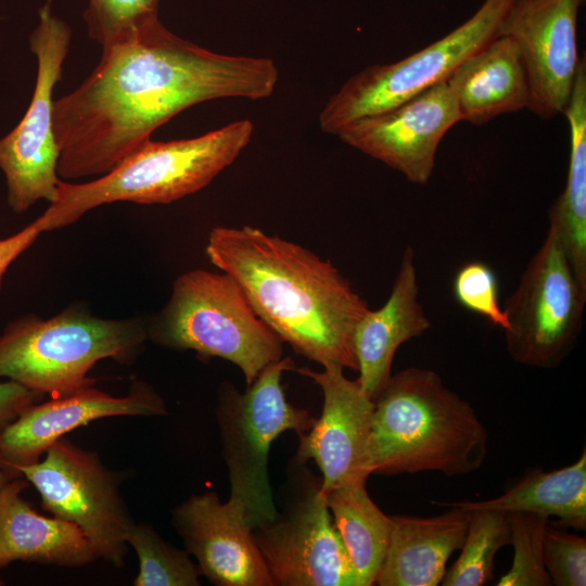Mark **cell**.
Masks as SVG:
<instances>
[{
	"label": "cell",
	"instance_id": "obj_17",
	"mask_svg": "<svg viewBox=\"0 0 586 586\" xmlns=\"http://www.w3.org/2000/svg\"><path fill=\"white\" fill-rule=\"evenodd\" d=\"M167 413L161 395L143 381L125 396H112L92 386L26 407L0 431V462L14 476L37 462L54 442L71 431L103 418L155 417Z\"/></svg>",
	"mask_w": 586,
	"mask_h": 586
},
{
	"label": "cell",
	"instance_id": "obj_8",
	"mask_svg": "<svg viewBox=\"0 0 586 586\" xmlns=\"http://www.w3.org/2000/svg\"><path fill=\"white\" fill-rule=\"evenodd\" d=\"M512 1L485 0L468 21L430 46L353 75L327 100L319 113L320 129L336 136L353 122L391 110L445 81L466 58L498 35Z\"/></svg>",
	"mask_w": 586,
	"mask_h": 586
},
{
	"label": "cell",
	"instance_id": "obj_25",
	"mask_svg": "<svg viewBox=\"0 0 586 586\" xmlns=\"http://www.w3.org/2000/svg\"><path fill=\"white\" fill-rule=\"evenodd\" d=\"M461 553L441 582L444 586H481L494 577V559L510 544L507 512L471 510Z\"/></svg>",
	"mask_w": 586,
	"mask_h": 586
},
{
	"label": "cell",
	"instance_id": "obj_30",
	"mask_svg": "<svg viewBox=\"0 0 586 586\" xmlns=\"http://www.w3.org/2000/svg\"><path fill=\"white\" fill-rule=\"evenodd\" d=\"M543 560L551 585H586V539L561 527L547 525Z\"/></svg>",
	"mask_w": 586,
	"mask_h": 586
},
{
	"label": "cell",
	"instance_id": "obj_23",
	"mask_svg": "<svg viewBox=\"0 0 586 586\" xmlns=\"http://www.w3.org/2000/svg\"><path fill=\"white\" fill-rule=\"evenodd\" d=\"M571 150L566 183L549 211L571 266L586 289V62L579 58L568 106Z\"/></svg>",
	"mask_w": 586,
	"mask_h": 586
},
{
	"label": "cell",
	"instance_id": "obj_1",
	"mask_svg": "<svg viewBox=\"0 0 586 586\" xmlns=\"http://www.w3.org/2000/svg\"><path fill=\"white\" fill-rule=\"evenodd\" d=\"M278 79L269 58L211 51L155 18L102 48L91 74L54 101L58 175L67 180L102 176L180 112L217 99H265Z\"/></svg>",
	"mask_w": 586,
	"mask_h": 586
},
{
	"label": "cell",
	"instance_id": "obj_6",
	"mask_svg": "<svg viewBox=\"0 0 586 586\" xmlns=\"http://www.w3.org/2000/svg\"><path fill=\"white\" fill-rule=\"evenodd\" d=\"M148 337L237 365L246 385L282 358L283 341L255 314L225 272L194 269L179 276L169 301L148 324Z\"/></svg>",
	"mask_w": 586,
	"mask_h": 586
},
{
	"label": "cell",
	"instance_id": "obj_3",
	"mask_svg": "<svg viewBox=\"0 0 586 586\" xmlns=\"http://www.w3.org/2000/svg\"><path fill=\"white\" fill-rule=\"evenodd\" d=\"M373 402L369 474L432 471L459 476L482 467L488 432L471 404L437 372L406 368L392 374Z\"/></svg>",
	"mask_w": 586,
	"mask_h": 586
},
{
	"label": "cell",
	"instance_id": "obj_22",
	"mask_svg": "<svg viewBox=\"0 0 586 586\" xmlns=\"http://www.w3.org/2000/svg\"><path fill=\"white\" fill-rule=\"evenodd\" d=\"M467 511L492 509L502 512H532L556 518L553 526L586 528V451L576 462L545 472L534 469L498 497L481 501L434 502Z\"/></svg>",
	"mask_w": 586,
	"mask_h": 586
},
{
	"label": "cell",
	"instance_id": "obj_14",
	"mask_svg": "<svg viewBox=\"0 0 586 586\" xmlns=\"http://www.w3.org/2000/svg\"><path fill=\"white\" fill-rule=\"evenodd\" d=\"M460 120L455 94L445 80L391 110L353 122L336 136L410 182L426 184L442 139Z\"/></svg>",
	"mask_w": 586,
	"mask_h": 586
},
{
	"label": "cell",
	"instance_id": "obj_2",
	"mask_svg": "<svg viewBox=\"0 0 586 586\" xmlns=\"http://www.w3.org/2000/svg\"><path fill=\"white\" fill-rule=\"evenodd\" d=\"M205 252L296 354L358 369L354 335L370 308L330 260L252 226L213 228Z\"/></svg>",
	"mask_w": 586,
	"mask_h": 586
},
{
	"label": "cell",
	"instance_id": "obj_34",
	"mask_svg": "<svg viewBox=\"0 0 586 586\" xmlns=\"http://www.w3.org/2000/svg\"><path fill=\"white\" fill-rule=\"evenodd\" d=\"M2 584H3V582H2V579L0 578V585H2Z\"/></svg>",
	"mask_w": 586,
	"mask_h": 586
},
{
	"label": "cell",
	"instance_id": "obj_31",
	"mask_svg": "<svg viewBox=\"0 0 586 586\" xmlns=\"http://www.w3.org/2000/svg\"><path fill=\"white\" fill-rule=\"evenodd\" d=\"M39 394L8 380L0 382V431L10 424Z\"/></svg>",
	"mask_w": 586,
	"mask_h": 586
},
{
	"label": "cell",
	"instance_id": "obj_32",
	"mask_svg": "<svg viewBox=\"0 0 586 586\" xmlns=\"http://www.w3.org/2000/svg\"><path fill=\"white\" fill-rule=\"evenodd\" d=\"M40 233L42 232L34 220L18 232L0 239V289L10 265L35 242Z\"/></svg>",
	"mask_w": 586,
	"mask_h": 586
},
{
	"label": "cell",
	"instance_id": "obj_33",
	"mask_svg": "<svg viewBox=\"0 0 586 586\" xmlns=\"http://www.w3.org/2000/svg\"><path fill=\"white\" fill-rule=\"evenodd\" d=\"M17 477L14 476L11 472L8 471L7 468L2 466L0 462V493L2 492L3 487L10 482L12 479Z\"/></svg>",
	"mask_w": 586,
	"mask_h": 586
},
{
	"label": "cell",
	"instance_id": "obj_16",
	"mask_svg": "<svg viewBox=\"0 0 586 586\" xmlns=\"http://www.w3.org/2000/svg\"><path fill=\"white\" fill-rule=\"evenodd\" d=\"M171 524L213 585L273 586L240 500L221 502L214 491L192 495L174 508Z\"/></svg>",
	"mask_w": 586,
	"mask_h": 586
},
{
	"label": "cell",
	"instance_id": "obj_15",
	"mask_svg": "<svg viewBox=\"0 0 586 586\" xmlns=\"http://www.w3.org/2000/svg\"><path fill=\"white\" fill-rule=\"evenodd\" d=\"M343 370L340 366H324L322 371L294 369L314 380L323 393L321 416L307 433L298 436L294 457L301 462L316 463L321 472L323 496L344 483L370 475L366 463L374 402Z\"/></svg>",
	"mask_w": 586,
	"mask_h": 586
},
{
	"label": "cell",
	"instance_id": "obj_29",
	"mask_svg": "<svg viewBox=\"0 0 586 586\" xmlns=\"http://www.w3.org/2000/svg\"><path fill=\"white\" fill-rule=\"evenodd\" d=\"M453 292L463 308L484 317L504 331L508 328L506 311L499 303L497 276L486 263L471 260L462 265L455 275Z\"/></svg>",
	"mask_w": 586,
	"mask_h": 586
},
{
	"label": "cell",
	"instance_id": "obj_11",
	"mask_svg": "<svg viewBox=\"0 0 586 586\" xmlns=\"http://www.w3.org/2000/svg\"><path fill=\"white\" fill-rule=\"evenodd\" d=\"M68 24L52 11L50 0L38 11L30 34V51L37 59V75L29 106L7 136L0 139V169L8 186V203L16 213L40 200L51 203L60 177V150L53 130V89L62 78L71 43Z\"/></svg>",
	"mask_w": 586,
	"mask_h": 586
},
{
	"label": "cell",
	"instance_id": "obj_12",
	"mask_svg": "<svg viewBox=\"0 0 586 586\" xmlns=\"http://www.w3.org/2000/svg\"><path fill=\"white\" fill-rule=\"evenodd\" d=\"M18 473L38 491L44 510L82 531L97 558L115 566L124 564L133 520L117 476L94 453L61 437Z\"/></svg>",
	"mask_w": 586,
	"mask_h": 586
},
{
	"label": "cell",
	"instance_id": "obj_5",
	"mask_svg": "<svg viewBox=\"0 0 586 586\" xmlns=\"http://www.w3.org/2000/svg\"><path fill=\"white\" fill-rule=\"evenodd\" d=\"M148 339L142 319H104L72 306L42 319L28 315L0 335V378L52 397L92 386L100 360L127 362Z\"/></svg>",
	"mask_w": 586,
	"mask_h": 586
},
{
	"label": "cell",
	"instance_id": "obj_28",
	"mask_svg": "<svg viewBox=\"0 0 586 586\" xmlns=\"http://www.w3.org/2000/svg\"><path fill=\"white\" fill-rule=\"evenodd\" d=\"M160 0H88L84 12L89 37L102 48L126 40L158 18Z\"/></svg>",
	"mask_w": 586,
	"mask_h": 586
},
{
	"label": "cell",
	"instance_id": "obj_7",
	"mask_svg": "<svg viewBox=\"0 0 586 586\" xmlns=\"http://www.w3.org/2000/svg\"><path fill=\"white\" fill-rule=\"evenodd\" d=\"M294 369L292 358H280L268 365L243 393L227 382L218 392L216 419L230 497L242 502L252 530L278 513L268 474L271 443L289 430L301 436L317 421L308 410L286 399L281 377Z\"/></svg>",
	"mask_w": 586,
	"mask_h": 586
},
{
	"label": "cell",
	"instance_id": "obj_10",
	"mask_svg": "<svg viewBox=\"0 0 586 586\" xmlns=\"http://www.w3.org/2000/svg\"><path fill=\"white\" fill-rule=\"evenodd\" d=\"M586 290L581 285L556 230L528 262L506 301L507 351L518 364L551 369L571 353L582 329Z\"/></svg>",
	"mask_w": 586,
	"mask_h": 586
},
{
	"label": "cell",
	"instance_id": "obj_20",
	"mask_svg": "<svg viewBox=\"0 0 586 586\" xmlns=\"http://www.w3.org/2000/svg\"><path fill=\"white\" fill-rule=\"evenodd\" d=\"M28 481L12 479L0 493V568L14 561L84 566L97 559L75 524L38 513L22 496Z\"/></svg>",
	"mask_w": 586,
	"mask_h": 586
},
{
	"label": "cell",
	"instance_id": "obj_18",
	"mask_svg": "<svg viewBox=\"0 0 586 586\" xmlns=\"http://www.w3.org/2000/svg\"><path fill=\"white\" fill-rule=\"evenodd\" d=\"M419 283L411 246L404 251L399 269L385 304L359 321L354 351L365 393L375 399L392 377V365L399 346L421 336L431 327L419 300Z\"/></svg>",
	"mask_w": 586,
	"mask_h": 586
},
{
	"label": "cell",
	"instance_id": "obj_26",
	"mask_svg": "<svg viewBox=\"0 0 586 586\" xmlns=\"http://www.w3.org/2000/svg\"><path fill=\"white\" fill-rule=\"evenodd\" d=\"M126 540L139 560L135 586L200 585V571L187 550L166 543L151 525L133 522Z\"/></svg>",
	"mask_w": 586,
	"mask_h": 586
},
{
	"label": "cell",
	"instance_id": "obj_9",
	"mask_svg": "<svg viewBox=\"0 0 586 586\" xmlns=\"http://www.w3.org/2000/svg\"><path fill=\"white\" fill-rule=\"evenodd\" d=\"M320 486L294 458L281 512L253 530L273 586H359Z\"/></svg>",
	"mask_w": 586,
	"mask_h": 586
},
{
	"label": "cell",
	"instance_id": "obj_13",
	"mask_svg": "<svg viewBox=\"0 0 586 586\" xmlns=\"http://www.w3.org/2000/svg\"><path fill=\"white\" fill-rule=\"evenodd\" d=\"M584 0H513L498 35L511 37L524 63L527 109L540 118L565 111L578 65L576 30Z\"/></svg>",
	"mask_w": 586,
	"mask_h": 586
},
{
	"label": "cell",
	"instance_id": "obj_27",
	"mask_svg": "<svg viewBox=\"0 0 586 586\" xmlns=\"http://www.w3.org/2000/svg\"><path fill=\"white\" fill-rule=\"evenodd\" d=\"M510 544L514 553L510 570L497 586H549L543 560V537L549 518L532 512H509Z\"/></svg>",
	"mask_w": 586,
	"mask_h": 586
},
{
	"label": "cell",
	"instance_id": "obj_4",
	"mask_svg": "<svg viewBox=\"0 0 586 586\" xmlns=\"http://www.w3.org/2000/svg\"><path fill=\"white\" fill-rule=\"evenodd\" d=\"M252 120L232 122L199 137L149 140L100 178L61 180L54 200L35 220L41 232L75 222L88 211L114 202L168 204L206 187L247 146Z\"/></svg>",
	"mask_w": 586,
	"mask_h": 586
},
{
	"label": "cell",
	"instance_id": "obj_24",
	"mask_svg": "<svg viewBox=\"0 0 586 586\" xmlns=\"http://www.w3.org/2000/svg\"><path fill=\"white\" fill-rule=\"evenodd\" d=\"M366 482L360 479L344 483L324 496L359 586L375 584L392 530L391 517L370 498Z\"/></svg>",
	"mask_w": 586,
	"mask_h": 586
},
{
	"label": "cell",
	"instance_id": "obj_19",
	"mask_svg": "<svg viewBox=\"0 0 586 586\" xmlns=\"http://www.w3.org/2000/svg\"><path fill=\"white\" fill-rule=\"evenodd\" d=\"M430 518L390 515L387 550L375 579L380 586H436L449 557L461 549L470 512L457 507Z\"/></svg>",
	"mask_w": 586,
	"mask_h": 586
},
{
	"label": "cell",
	"instance_id": "obj_21",
	"mask_svg": "<svg viewBox=\"0 0 586 586\" xmlns=\"http://www.w3.org/2000/svg\"><path fill=\"white\" fill-rule=\"evenodd\" d=\"M446 82L461 120L482 125L501 114L527 109L528 85L517 42L497 35L466 58Z\"/></svg>",
	"mask_w": 586,
	"mask_h": 586
}]
</instances>
